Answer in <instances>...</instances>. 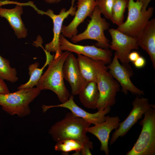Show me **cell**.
Returning <instances> with one entry per match:
<instances>
[{
    "mask_svg": "<svg viewBox=\"0 0 155 155\" xmlns=\"http://www.w3.org/2000/svg\"><path fill=\"white\" fill-rule=\"evenodd\" d=\"M91 124L72 113L68 112L65 117L53 125L49 131L57 142L67 139L78 141L84 146L83 148L93 149V144L86 135L87 130Z\"/></svg>",
    "mask_w": 155,
    "mask_h": 155,
    "instance_id": "1",
    "label": "cell"
},
{
    "mask_svg": "<svg viewBox=\"0 0 155 155\" xmlns=\"http://www.w3.org/2000/svg\"><path fill=\"white\" fill-rule=\"evenodd\" d=\"M70 53L65 51L57 58H53L36 85L41 91L48 90L53 92L61 103L67 100L70 96L65 85L63 72L64 63Z\"/></svg>",
    "mask_w": 155,
    "mask_h": 155,
    "instance_id": "2",
    "label": "cell"
},
{
    "mask_svg": "<svg viewBox=\"0 0 155 155\" xmlns=\"http://www.w3.org/2000/svg\"><path fill=\"white\" fill-rule=\"evenodd\" d=\"M16 92L0 94V105L9 115L23 117L30 115V104L40 94L36 87L23 88Z\"/></svg>",
    "mask_w": 155,
    "mask_h": 155,
    "instance_id": "3",
    "label": "cell"
},
{
    "mask_svg": "<svg viewBox=\"0 0 155 155\" xmlns=\"http://www.w3.org/2000/svg\"><path fill=\"white\" fill-rule=\"evenodd\" d=\"M97 61L96 82L99 96L96 108L98 110H103L115 104L116 96L120 90V85L107 71L106 63L102 61Z\"/></svg>",
    "mask_w": 155,
    "mask_h": 155,
    "instance_id": "4",
    "label": "cell"
},
{
    "mask_svg": "<svg viewBox=\"0 0 155 155\" xmlns=\"http://www.w3.org/2000/svg\"><path fill=\"white\" fill-rule=\"evenodd\" d=\"M154 106L144 113L139 124L141 133L136 142L126 155H155V109Z\"/></svg>",
    "mask_w": 155,
    "mask_h": 155,
    "instance_id": "5",
    "label": "cell"
},
{
    "mask_svg": "<svg viewBox=\"0 0 155 155\" xmlns=\"http://www.w3.org/2000/svg\"><path fill=\"white\" fill-rule=\"evenodd\" d=\"M140 0H129L127 20L117 29L129 36L136 37L144 27L154 11V8L149 7L145 11L142 10Z\"/></svg>",
    "mask_w": 155,
    "mask_h": 155,
    "instance_id": "6",
    "label": "cell"
},
{
    "mask_svg": "<svg viewBox=\"0 0 155 155\" xmlns=\"http://www.w3.org/2000/svg\"><path fill=\"white\" fill-rule=\"evenodd\" d=\"M99 7L96 5L91 16V20L86 29L83 32L77 34L71 38L73 43L86 39L96 41L95 46L104 49H108L109 40L104 35V31L109 28L110 24L101 17Z\"/></svg>",
    "mask_w": 155,
    "mask_h": 155,
    "instance_id": "7",
    "label": "cell"
},
{
    "mask_svg": "<svg viewBox=\"0 0 155 155\" xmlns=\"http://www.w3.org/2000/svg\"><path fill=\"white\" fill-rule=\"evenodd\" d=\"M75 1L71 0V6L68 10H66L65 8H63L61 10L58 14H54L53 10L50 9L44 12L38 9L34 5L32 7L38 13L42 15L45 14L47 15L53 21V38L50 42L45 44L44 49L49 52L55 53L54 59L57 58L62 53L60 48L59 39L61 33L63 23L64 20L69 15H75L76 10V7L74 6Z\"/></svg>",
    "mask_w": 155,
    "mask_h": 155,
    "instance_id": "8",
    "label": "cell"
},
{
    "mask_svg": "<svg viewBox=\"0 0 155 155\" xmlns=\"http://www.w3.org/2000/svg\"><path fill=\"white\" fill-rule=\"evenodd\" d=\"M133 108L129 115L123 122L120 123L118 127L112 134L110 141L111 145L120 137L124 136L138 120L142 117L145 112L152 105L150 104L148 99L139 97L137 96L132 102Z\"/></svg>",
    "mask_w": 155,
    "mask_h": 155,
    "instance_id": "9",
    "label": "cell"
},
{
    "mask_svg": "<svg viewBox=\"0 0 155 155\" xmlns=\"http://www.w3.org/2000/svg\"><path fill=\"white\" fill-rule=\"evenodd\" d=\"M59 44L61 51H68L82 55L93 59L103 61L106 64H109L111 62L112 54L108 49L102 48L94 45L75 44L70 42L62 34L60 36Z\"/></svg>",
    "mask_w": 155,
    "mask_h": 155,
    "instance_id": "10",
    "label": "cell"
},
{
    "mask_svg": "<svg viewBox=\"0 0 155 155\" xmlns=\"http://www.w3.org/2000/svg\"><path fill=\"white\" fill-rule=\"evenodd\" d=\"M108 32L112 38L109 48L115 51L118 59L121 63L128 64L129 61L128 55L131 51L139 49L136 38L126 35L117 29H110Z\"/></svg>",
    "mask_w": 155,
    "mask_h": 155,
    "instance_id": "11",
    "label": "cell"
},
{
    "mask_svg": "<svg viewBox=\"0 0 155 155\" xmlns=\"http://www.w3.org/2000/svg\"><path fill=\"white\" fill-rule=\"evenodd\" d=\"M63 72L64 79L70 85L73 95H78L88 82L81 72L77 58L71 53L64 62Z\"/></svg>",
    "mask_w": 155,
    "mask_h": 155,
    "instance_id": "12",
    "label": "cell"
},
{
    "mask_svg": "<svg viewBox=\"0 0 155 155\" xmlns=\"http://www.w3.org/2000/svg\"><path fill=\"white\" fill-rule=\"evenodd\" d=\"M55 107H62L69 110L74 115L84 119L90 124L94 125L104 122L106 115L111 111L110 107L106 108L103 110H98L96 113L88 112L79 107L74 102L72 95H70L69 98L65 102L61 104L52 105H43L42 106V111L45 112L48 109Z\"/></svg>",
    "mask_w": 155,
    "mask_h": 155,
    "instance_id": "13",
    "label": "cell"
},
{
    "mask_svg": "<svg viewBox=\"0 0 155 155\" xmlns=\"http://www.w3.org/2000/svg\"><path fill=\"white\" fill-rule=\"evenodd\" d=\"M77 4L74 18L68 25L62 28V34L69 38L78 34V26L87 17H91L96 6V0H78Z\"/></svg>",
    "mask_w": 155,
    "mask_h": 155,
    "instance_id": "14",
    "label": "cell"
},
{
    "mask_svg": "<svg viewBox=\"0 0 155 155\" xmlns=\"http://www.w3.org/2000/svg\"><path fill=\"white\" fill-rule=\"evenodd\" d=\"M120 121L118 116L107 115L105 116L104 122L90 126L87 129V132L92 134L99 140L101 144L100 150L104 152L106 155H108L109 152L108 142L110 133L113 130L118 127Z\"/></svg>",
    "mask_w": 155,
    "mask_h": 155,
    "instance_id": "15",
    "label": "cell"
},
{
    "mask_svg": "<svg viewBox=\"0 0 155 155\" xmlns=\"http://www.w3.org/2000/svg\"><path fill=\"white\" fill-rule=\"evenodd\" d=\"M107 67L110 74L120 83L122 91L125 94H127L129 91L138 96L144 94L143 90L137 88L132 83L128 71L120 64L115 53L112 61Z\"/></svg>",
    "mask_w": 155,
    "mask_h": 155,
    "instance_id": "16",
    "label": "cell"
},
{
    "mask_svg": "<svg viewBox=\"0 0 155 155\" xmlns=\"http://www.w3.org/2000/svg\"><path fill=\"white\" fill-rule=\"evenodd\" d=\"M139 46L149 56L154 68H155V19L148 22L135 37Z\"/></svg>",
    "mask_w": 155,
    "mask_h": 155,
    "instance_id": "17",
    "label": "cell"
},
{
    "mask_svg": "<svg viewBox=\"0 0 155 155\" xmlns=\"http://www.w3.org/2000/svg\"><path fill=\"white\" fill-rule=\"evenodd\" d=\"M12 3L17 5L13 9L0 7V16L7 20L18 38H24L27 36V31L21 18V15L23 13L22 6L17 2H10L9 4Z\"/></svg>",
    "mask_w": 155,
    "mask_h": 155,
    "instance_id": "18",
    "label": "cell"
},
{
    "mask_svg": "<svg viewBox=\"0 0 155 155\" xmlns=\"http://www.w3.org/2000/svg\"><path fill=\"white\" fill-rule=\"evenodd\" d=\"M78 95L80 102L84 107L92 109L96 108L99 94L95 82H88Z\"/></svg>",
    "mask_w": 155,
    "mask_h": 155,
    "instance_id": "19",
    "label": "cell"
},
{
    "mask_svg": "<svg viewBox=\"0 0 155 155\" xmlns=\"http://www.w3.org/2000/svg\"><path fill=\"white\" fill-rule=\"evenodd\" d=\"M46 55V61L44 65L41 68H39V64L36 62L29 65L28 74L30 78L28 81L26 83L19 86L18 90L26 88H32L37 85L42 75L43 71L44 68L48 65L50 62L53 59L54 55H52L50 53L46 51L42 47Z\"/></svg>",
    "mask_w": 155,
    "mask_h": 155,
    "instance_id": "20",
    "label": "cell"
},
{
    "mask_svg": "<svg viewBox=\"0 0 155 155\" xmlns=\"http://www.w3.org/2000/svg\"><path fill=\"white\" fill-rule=\"evenodd\" d=\"M77 58L80 69L84 78L88 82H96L97 78V60L80 54Z\"/></svg>",
    "mask_w": 155,
    "mask_h": 155,
    "instance_id": "21",
    "label": "cell"
},
{
    "mask_svg": "<svg viewBox=\"0 0 155 155\" xmlns=\"http://www.w3.org/2000/svg\"><path fill=\"white\" fill-rule=\"evenodd\" d=\"M54 147L55 150L62 152L63 154L75 151V154H79L84 148L83 144L80 142L73 139H67L56 142Z\"/></svg>",
    "mask_w": 155,
    "mask_h": 155,
    "instance_id": "22",
    "label": "cell"
},
{
    "mask_svg": "<svg viewBox=\"0 0 155 155\" xmlns=\"http://www.w3.org/2000/svg\"><path fill=\"white\" fill-rule=\"evenodd\" d=\"M129 0H114L111 21L119 26L124 22V14Z\"/></svg>",
    "mask_w": 155,
    "mask_h": 155,
    "instance_id": "23",
    "label": "cell"
},
{
    "mask_svg": "<svg viewBox=\"0 0 155 155\" xmlns=\"http://www.w3.org/2000/svg\"><path fill=\"white\" fill-rule=\"evenodd\" d=\"M15 68H12L9 61L0 55V78L11 83L16 82L18 80Z\"/></svg>",
    "mask_w": 155,
    "mask_h": 155,
    "instance_id": "24",
    "label": "cell"
},
{
    "mask_svg": "<svg viewBox=\"0 0 155 155\" xmlns=\"http://www.w3.org/2000/svg\"><path fill=\"white\" fill-rule=\"evenodd\" d=\"M114 0H96V5L99 8L101 13L106 19L111 20Z\"/></svg>",
    "mask_w": 155,
    "mask_h": 155,
    "instance_id": "25",
    "label": "cell"
},
{
    "mask_svg": "<svg viewBox=\"0 0 155 155\" xmlns=\"http://www.w3.org/2000/svg\"><path fill=\"white\" fill-rule=\"evenodd\" d=\"M133 63L136 67L140 68L144 66L146 63V61L144 58L140 56L137 60Z\"/></svg>",
    "mask_w": 155,
    "mask_h": 155,
    "instance_id": "26",
    "label": "cell"
},
{
    "mask_svg": "<svg viewBox=\"0 0 155 155\" xmlns=\"http://www.w3.org/2000/svg\"><path fill=\"white\" fill-rule=\"evenodd\" d=\"M9 92L7 85L3 80L0 78V94H7Z\"/></svg>",
    "mask_w": 155,
    "mask_h": 155,
    "instance_id": "27",
    "label": "cell"
},
{
    "mask_svg": "<svg viewBox=\"0 0 155 155\" xmlns=\"http://www.w3.org/2000/svg\"><path fill=\"white\" fill-rule=\"evenodd\" d=\"M139 54L136 51L131 52L128 55L129 61L133 62L135 61L140 56Z\"/></svg>",
    "mask_w": 155,
    "mask_h": 155,
    "instance_id": "28",
    "label": "cell"
},
{
    "mask_svg": "<svg viewBox=\"0 0 155 155\" xmlns=\"http://www.w3.org/2000/svg\"><path fill=\"white\" fill-rule=\"evenodd\" d=\"M152 0H140L142 3V10L146 11L148 4Z\"/></svg>",
    "mask_w": 155,
    "mask_h": 155,
    "instance_id": "29",
    "label": "cell"
},
{
    "mask_svg": "<svg viewBox=\"0 0 155 155\" xmlns=\"http://www.w3.org/2000/svg\"><path fill=\"white\" fill-rule=\"evenodd\" d=\"M62 0H44L46 2L49 4L57 3L61 2Z\"/></svg>",
    "mask_w": 155,
    "mask_h": 155,
    "instance_id": "30",
    "label": "cell"
}]
</instances>
